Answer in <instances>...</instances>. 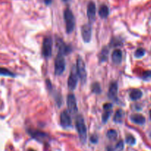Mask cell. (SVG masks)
I'll list each match as a JSON object with an SVG mask.
<instances>
[{"mask_svg":"<svg viewBox=\"0 0 151 151\" xmlns=\"http://www.w3.org/2000/svg\"><path fill=\"white\" fill-rule=\"evenodd\" d=\"M76 128H77V132L79 134V137L81 139V142L84 144L87 139V130L86 126L85 124L84 119L81 115H78L76 118L75 121Z\"/></svg>","mask_w":151,"mask_h":151,"instance_id":"1","label":"cell"},{"mask_svg":"<svg viewBox=\"0 0 151 151\" xmlns=\"http://www.w3.org/2000/svg\"><path fill=\"white\" fill-rule=\"evenodd\" d=\"M64 20L66 22V30L68 33H72L74 28V17L70 9L66 8L64 10Z\"/></svg>","mask_w":151,"mask_h":151,"instance_id":"2","label":"cell"},{"mask_svg":"<svg viewBox=\"0 0 151 151\" xmlns=\"http://www.w3.org/2000/svg\"><path fill=\"white\" fill-rule=\"evenodd\" d=\"M65 59L64 55L58 52L55 60V73L56 75H60L65 70Z\"/></svg>","mask_w":151,"mask_h":151,"instance_id":"3","label":"cell"},{"mask_svg":"<svg viewBox=\"0 0 151 151\" xmlns=\"http://www.w3.org/2000/svg\"><path fill=\"white\" fill-rule=\"evenodd\" d=\"M77 74L81 78V81L84 83L86 81L87 73H86V65H85L84 61L81 58H77Z\"/></svg>","mask_w":151,"mask_h":151,"instance_id":"4","label":"cell"},{"mask_svg":"<svg viewBox=\"0 0 151 151\" xmlns=\"http://www.w3.org/2000/svg\"><path fill=\"white\" fill-rule=\"evenodd\" d=\"M52 49V41L51 37L46 36L44 38L42 46V54L46 58H49L51 56Z\"/></svg>","mask_w":151,"mask_h":151,"instance_id":"5","label":"cell"},{"mask_svg":"<svg viewBox=\"0 0 151 151\" xmlns=\"http://www.w3.org/2000/svg\"><path fill=\"white\" fill-rule=\"evenodd\" d=\"M77 72L76 70L75 67H73L72 68V72L69 74V79H68V87L70 90L73 91V90L75 89L76 86L77 84Z\"/></svg>","mask_w":151,"mask_h":151,"instance_id":"6","label":"cell"},{"mask_svg":"<svg viewBox=\"0 0 151 151\" xmlns=\"http://www.w3.org/2000/svg\"><path fill=\"white\" fill-rule=\"evenodd\" d=\"M67 106L69 111L72 114H74L77 111V101L76 98L73 94H69L67 97Z\"/></svg>","mask_w":151,"mask_h":151,"instance_id":"7","label":"cell"},{"mask_svg":"<svg viewBox=\"0 0 151 151\" xmlns=\"http://www.w3.org/2000/svg\"><path fill=\"white\" fill-rule=\"evenodd\" d=\"M81 34L83 41L86 43L89 42L91 38V27L89 24H86L81 28Z\"/></svg>","mask_w":151,"mask_h":151,"instance_id":"8","label":"cell"},{"mask_svg":"<svg viewBox=\"0 0 151 151\" xmlns=\"http://www.w3.org/2000/svg\"><path fill=\"white\" fill-rule=\"evenodd\" d=\"M60 125L64 128H69L72 125V119H71L70 115L67 111H64L60 113Z\"/></svg>","mask_w":151,"mask_h":151,"instance_id":"9","label":"cell"},{"mask_svg":"<svg viewBox=\"0 0 151 151\" xmlns=\"http://www.w3.org/2000/svg\"><path fill=\"white\" fill-rule=\"evenodd\" d=\"M96 15V5L93 2H90L87 7V15L90 22L94 21Z\"/></svg>","mask_w":151,"mask_h":151,"instance_id":"10","label":"cell"},{"mask_svg":"<svg viewBox=\"0 0 151 151\" xmlns=\"http://www.w3.org/2000/svg\"><path fill=\"white\" fill-rule=\"evenodd\" d=\"M118 93V85L116 82H112L109 86L108 90V97L111 99H115Z\"/></svg>","mask_w":151,"mask_h":151,"instance_id":"11","label":"cell"},{"mask_svg":"<svg viewBox=\"0 0 151 151\" xmlns=\"http://www.w3.org/2000/svg\"><path fill=\"white\" fill-rule=\"evenodd\" d=\"M122 59V52L120 50H116L112 53V60L115 64H119Z\"/></svg>","mask_w":151,"mask_h":151,"instance_id":"12","label":"cell"},{"mask_svg":"<svg viewBox=\"0 0 151 151\" xmlns=\"http://www.w3.org/2000/svg\"><path fill=\"white\" fill-rule=\"evenodd\" d=\"M131 119L133 122L137 124V125H143L145 122V118L144 116L139 113H134L131 117Z\"/></svg>","mask_w":151,"mask_h":151,"instance_id":"13","label":"cell"},{"mask_svg":"<svg viewBox=\"0 0 151 151\" xmlns=\"http://www.w3.org/2000/svg\"><path fill=\"white\" fill-rule=\"evenodd\" d=\"M30 134L33 137L36 139L37 140H44V139H46L47 137V134L45 133L42 132V131H30Z\"/></svg>","mask_w":151,"mask_h":151,"instance_id":"14","label":"cell"},{"mask_svg":"<svg viewBox=\"0 0 151 151\" xmlns=\"http://www.w3.org/2000/svg\"><path fill=\"white\" fill-rule=\"evenodd\" d=\"M108 14H109V10L108 7L105 5H103L100 6L99 9V15L102 19H105L108 17Z\"/></svg>","mask_w":151,"mask_h":151,"instance_id":"15","label":"cell"},{"mask_svg":"<svg viewBox=\"0 0 151 151\" xmlns=\"http://www.w3.org/2000/svg\"><path fill=\"white\" fill-rule=\"evenodd\" d=\"M142 92L139 89H133L130 93V97L133 100H137L142 97Z\"/></svg>","mask_w":151,"mask_h":151,"instance_id":"16","label":"cell"},{"mask_svg":"<svg viewBox=\"0 0 151 151\" xmlns=\"http://www.w3.org/2000/svg\"><path fill=\"white\" fill-rule=\"evenodd\" d=\"M123 117H124V112L122 109H119L116 112L114 117H113V120L114 122H117V123H120L123 120Z\"/></svg>","mask_w":151,"mask_h":151,"instance_id":"17","label":"cell"},{"mask_svg":"<svg viewBox=\"0 0 151 151\" xmlns=\"http://www.w3.org/2000/svg\"><path fill=\"white\" fill-rule=\"evenodd\" d=\"M91 91L92 92H94L95 94H100L101 92V88H100V85L99 83L96 82L94 83L92 85H91Z\"/></svg>","mask_w":151,"mask_h":151,"instance_id":"18","label":"cell"},{"mask_svg":"<svg viewBox=\"0 0 151 151\" xmlns=\"http://www.w3.org/2000/svg\"><path fill=\"white\" fill-rule=\"evenodd\" d=\"M0 74L4 76H8V77H15V74L13 72H10L8 69L0 67Z\"/></svg>","mask_w":151,"mask_h":151,"instance_id":"19","label":"cell"},{"mask_svg":"<svg viewBox=\"0 0 151 151\" xmlns=\"http://www.w3.org/2000/svg\"><path fill=\"white\" fill-rule=\"evenodd\" d=\"M107 137L111 140H115L117 138V133L115 130L111 129L107 132Z\"/></svg>","mask_w":151,"mask_h":151,"instance_id":"20","label":"cell"},{"mask_svg":"<svg viewBox=\"0 0 151 151\" xmlns=\"http://www.w3.org/2000/svg\"><path fill=\"white\" fill-rule=\"evenodd\" d=\"M108 50L107 48H104L100 52V61H105L107 60V58H108Z\"/></svg>","mask_w":151,"mask_h":151,"instance_id":"21","label":"cell"},{"mask_svg":"<svg viewBox=\"0 0 151 151\" xmlns=\"http://www.w3.org/2000/svg\"><path fill=\"white\" fill-rule=\"evenodd\" d=\"M126 142L128 144H131V145H134L135 143H136V139L132 135H128L126 136Z\"/></svg>","mask_w":151,"mask_h":151,"instance_id":"22","label":"cell"},{"mask_svg":"<svg viewBox=\"0 0 151 151\" xmlns=\"http://www.w3.org/2000/svg\"><path fill=\"white\" fill-rule=\"evenodd\" d=\"M144 53H145V51H144V49L142 48H139L135 52V57L136 58H142V56H144Z\"/></svg>","mask_w":151,"mask_h":151,"instance_id":"23","label":"cell"},{"mask_svg":"<svg viewBox=\"0 0 151 151\" xmlns=\"http://www.w3.org/2000/svg\"><path fill=\"white\" fill-rule=\"evenodd\" d=\"M111 112L109 111H105V112L103 113V117H102V119H103V122H106L108 119L109 117H110Z\"/></svg>","mask_w":151,"mask_h":151,"instance_id":"24","label":"cell"},{"mask_svg":"<svg viewBox=\"0 0 151 151\" xmlns=\"http://www.w3.org/2000/svg\"><path fill=\"white\" fill-rule=\"evenodd\" d=\"M124 149V142L123 141L120 140L116 145V150L117 151H122Z\"/></svg>","mask_w":151,"mask_h":151,"instance_id":"25","label":"cell"},{"mask_svg":"<svg viewBox=\"0 0 151 151\" xmlns=\"http://www.w3.org/2000/svg\"><path fill=\"white\" fill-rule=\"evenodd\" d=\"M142 78L144 80L151 79V71H145L143 72Z\"/></svg>","mask_w":151,"mask_h":151,"instance_id":"26","label":"cell"},{"mask_svg":"<svg viewBox=\"0 0 151 151\" xmlns=\"http://www.w3.org/2000/svg\"><path fill=\"white\" fill-rule=\"evenodd\" d=\"M103 108H104V110L105 111H110L112 108V105L111 103H105V104H104V105H103Z\"/></svg>","mask_w":151,"mask_h":151,"instance_id":"27","label":"cell"},{"mask_svg":"<svg viewBox=\"0 0 151 151\" xmlns=\"http://www.w3.org/2000/svg\"><path fill=\"white\" fill-rule=\"evenodd\" d=\"M90 140L92 143H97L98 141V137L96 136V135H92L90 138Z\"/></svg>","mask_w":151,"mask_h":151,"instance_id":"28","label":"cell"},{"mask_svg":"<svg viewBox=\"0 0 151 151\" xmlns=\"http://www.w3.org/2000/svg\"><path fill=\"white\" fill-rule=\"evenodd\" d=\"M44 2H45V4H46V5H50V4H51V2H52V0H44Z\"/></svg>","mask_w":151,"mask_h":151,"instance_id":"29","label":"cell"},{"mask_svg":"<svg viewBox=\"0 0 151 151\" xmlns=\"http://www.w3.org/2000/svg\"><path fill=\"white\" fill-rule=\"evenodd\" d=\"M107 151H114V150H113V149L111 148V147L108 146V148H107Z\"/></svg>","mask_w":151,"mask_h":151,"instance_id":"30","label":"cell"},{"mask_svg":"<svg viewBox=\"0 0 151 151\" xmlns=\"http://www.w3.org/2000/svg\"><path fill=\"white\" fill-rule=\"evenodd\" d=\"M150 119H151V110L150 111Z\"/></svg>","mask_w":151,"mask_h":151,"instance_id":"31","label":"cell"},{"mask_svg":"<svg viewBox=\"0 0 151 151\" xmlns=\"http://www.w3.org/2000/svg\"><path fill=\"white\" fill-rule=\"evenodd\" d=\"M28 151H35V150H29Z\"/></svg>","mask_w":151,"mask_h":151,"instance_id":"32","label":"cell"},{"mask_svg":"<svg viewBox=\"0 0 151 151\" xmlns=\"http://www.w3.org/2000/svg\"><path fill=\"white\" fill-rule=\"evenodd\" d=\"M64 1H65V2H67V1H68V0H64Z\"/></svg>","mask_w":151,"mask_h":151,"instance_id":"33","label":"cell"}]
</instances>
